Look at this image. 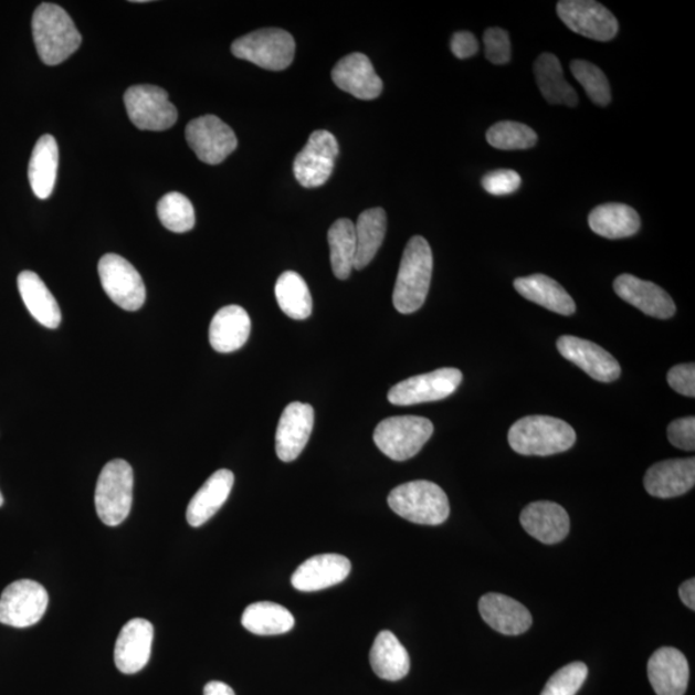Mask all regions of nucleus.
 I'll return each instance as SVG.
<instances>
[{"mask_svg": "<svg viewBox=\"0 0 695 695\" xmlns=\"http://www.w3.org/2000/svg\"><path fill=\"white\" fill-rule=\"evenodd\" d=\"M668 441L673 446L694 451L695 449V419L694 417L676 419L668 425Z\"/></svg>", "mask_w": 695, "mask_h": 695, "instance_id": "nucleus-43", "label": "nucleus"}, {"mask_svg": "<svg viewBox=\"0 0 695 695\" xmlns=\"http://www.w3.org/2000/svg\"><path fill=\"white\" fill-rule=\"evenodd\" d=\"M507 440L519 455L550 456L572 449L576 432L566 421L557 418L526 417L510 428Z\"/></svg>", "mask_w": 695, "mask_h": 695, "instance_id": "nucleus-3", "label": "nucleus"}, {"mask_svg": "<svg viewBox=\"0 0 695 695\" xmlns=\"http://www.w3.org/2000/svg\"><path fill=\"white\" fill-rule=\"evenodd\" d=\"M356 260L355 268L364 270L377 255L387 233V214L385 209L365 210L355 224Z\"/></svg>", "mask_w": 695, "mask_h": 695, "instance_id": "nucleus-33", "label": "nucleus"}, {"mask_svg": "<svg viewBox=\"0 0 695 695\" xmlns=\"http://www.w3.org/2000/svg\"><path fill=\"white\" fill-rule=\"evenodd\" d=\"M31 25L39 57L45 65H60L80 50L81 33L64 8L52 3L39 6Z\"/></svg>", "mask_w": 695, "mask_h": 695, "instance_id": "nucleus-2", "label": "nucleus"}, {"mask_svg": "<svg viewBox=\"0 0 695 695\" xmlns=\"http://www.w3.org/2000/svg\"><path fill=\"white\" fill-rule=\"evenodd\" d=\"M241 623L252 634L271 636L286 634L294 628L295 620L285 607L271 601H260L245 609Z\"/></svg>", "mask_w": 695, "mask_h": 695, "instance_id": "nucleus-34", "label": "nucleus"}, {"mask_svg": "<svg viewBox=\"0 0 695 695\" xmlns=\"http://www.w3.org/2000/svg\"><path fill=\"white\" fill-rule=\"evenodd\" d=\"M522 178L515 170L498 169L489 171L482 179L483 189L495 197H504L517 191L520 187Z\"/></svg>", "mask_w": 695, "mask_h": 695, "instance_id": "nucleus-42", "label": "nucleus"}, {"mask_svg": "<svg viewBox=\"0 0 695 695\" xmlns=\"http://www.w3.org/2000/svg\"><path fill=\"white\" fill-rule=\"evenodd\" d=\"M520 523L528 535L546 545L564 541L571 527L565 507L551 502H537L526 506L520 514Z\"/></svg>", "mask_w": 695, "mask_h": 695, "instance_id": "nucleus-24", "label": "nucleus"}, {"mask_svg": "<svg viewBox=\"0 0 695 695\" xmlns=\"http://www.w3.org/2000/svg\"><path fill=\"white\" fill-rule=\"evenodd\" d=\"M695 484V459H674L647 468L644 486L651 496L673 498L689 492Z\"/></svg>", "mask_w": 695, "mask_h": 695, "instance_id": "nucleus-22", "label": "nucleus"}, {"mask_svg": "<svg viewBox=\"0 0 695 695\" xmlns=\"http://www.w3.org/2000/svg\"><path fill=\"white\" fill-rule=\"evenodd\" d=\"M339 156L338 139L327 130L312 133L308 144L296 155L294 176L306 189L324 186L333 175Z\"/></svg>", "mask_w": 695, "mask_h": 695, "instance_id": "nucleus-11", "label": "nucleus"}, {"mask_svg": "<svg viewBox=\"0 0 695 695\" xmlns=\"http://www.w3.org/2000/svg\"><path fill=\"white\" fill-rule=\"evenodd\" d=\"M250 330H252V322L244 308L224 307L217 312L210 324V345L220 354H231L245 345Z\"/></svg>", "mask_w": 695, "mask_h": 695, "instance_id": "nucleus-26", "label": "nucleus"}, {"mask_svg": "<svg viewBox=\"0 0 695 695\" xmlns=\"http://www.w3.org/2000/svg\"><path fill=\"white\" fill-rule=\"evenodd\" d=\"M234 483V475L229 468H221L204 483L187 507V522L191 527H201L213 518L228 502Z\"/></svg>", "mask_w": 695, "mask_h": 695, "instance_id": "nucleus-25", "label": "nucleus"}, {"mask_svg": "<svg viewBox=\"0 0 695 695\" xmlns=\"http://www.w3.org/2000/svg\"><path fill=\"white\" fill-rule=\"evenodd\" d=\"M434 427L431 420L420 417H393L382 420L375 429L373 442L394 462L417 456L431 440Z\"/></svg>", "mask_w": 695, "mask_h": 695, "instance_id": "nucleus-7", "label": "nucleus"}, {"mask_svg": "<svg viewBox=\"0 0 695 695\" xmlns=\"http://www.w3.org/2000/svg\"><path fill=\"white\" fill-rule=\"evenodd\" d=\"M129 119L140 130L161 131L176 124L178 112L167 91L155 85H135L124 95Z\"/></svg>", "mask_w": 695, "mask_h": 695, "instance_id": "nucleus-8", "label": "nucleus"}, {"mask_svg": "<svg viewBox=\"0 0 695 695\" xmlns=\"http://www.w3.org/2000/svg\"><path fill=\"white\" fill-rule=\"evenodd\" d=\"M59 146L51 135L39 138L29 162V182L38 199H49L56 185Z\"/></svg>", "mask_w": 695, "mask_h": 695, "instance_id": "nucleus-30", "label": "nucleus"}, {"mask_svg": "<svg viewBox=\"0 0 695 695\" xmlns=\"http://www.w3.org/2000/svg\"><path fill=\"white\" fill-rule=\"evenodd\" d=\"M451 51L460 60L473 57L480 51V43L468 31H459L451 39Z\"/></svg>", "mask_w": 695, "mask_h": 695, "instance_id": "nucleus-45", "label": "nucleus"}, {"mask_svg": "<svg viewBox=\"0 0 695 695\" xmlns=\"http://www.w3.org/2000/svg\"><path fill=\"white\" fill-rule=\"evenodd\" d=\"M433 273V253L424 238L415 236L406 246L393 292L394 307L410 315L424 306Z\"/></svg>", "mask_w": 695, "mask_h": 695, "instance_id": "nucleus-1", "label": "nucleus"}, {"mask_svg": "<svg viewBox=\"0 0 695 695\" xmlns=\"http://www.w3.org/2000/svg\"><path fill=\"white\" fill-rule=\"evenodd\" d=\"M231 51L234 57L271 72H283L293 64L295 41L283 29H262L239 38L232 43Z\"/></svg>", "mask_w": 695, "mask_h": 695, "instance_id": "nucleus-6", "label": "nucleus"}, {"mask_svg": "<svg viewBox=\"0 0 695 695\" xmlns=\"http://www.w3.org/2000/svg\"><path fill=\"white\" fill-rule=\"evenodd\" d=\"M315 424V410L308 403L293 402L281 415L276 432V452L281 462L292 463L307 446Z\"/></svg>", "mask_w": 695, "mask_h": 695, "instance_id": "nucleus-15", "label": "nucleus"}, {"mask_svg": "<svg viewBox=\"0 0 695 695\" xmlns=\"http://www.w3.org/2000/svg\"><path fill=\"white\" fill-rule=\"evenodd\" d=\"M589 668L583 662H573L550 677L541 695H576L588 678Z\"/></svg>", "mask_w": 695, "mask_h": 695, "instance_id": "nucleus-40", "label": "nucleus"}, {"mask_svg": "<svg viewBox=\"0 0 695 695\" xmlns=\"http://www.w3.org/2000/svg\"><path fill=\"white\" fill-rule=\"evenodd\" d=\"M557 11L568 29L592 41L609 42L619 34L614 14L592 0H564L558 3Z\"/></svg>", "mask_w": 695, "mask_h": 695, "instance_id": "nucleus-14", "label": "nucleus"}, {"mask_svg": "<svg viewBox=\"0 0 695 695\" xmlns=\"http://www.w3.org/2000/svg\"><path fill=\"white\" fill-rule=\"evenodd\" d=\"M678 596L683 600V603L695 611V580L691 579L685 581L681 588H678Z\"/></svg>", "mask_w": 695, "mask_h": 695, "instance_id": "nucleus-46", "label": "nucleus"}, {"mask_svg": "<svg viewBox=\"0 0 695 695\" xmlns=\"http://www.w3.org/2000/svg\"><path fill=\"white\" fill-rule=\"evenodd\" d=\"M19 292L31 316L49 329H57L61 324L59 303L35 272L23 271L18 278Z\"/></svg>", "mask_w": 695, "mask_h": 695, "instance_id": "nucleus-29", "label": "nucleus"}, {"mask_svg": "<svg viewBox=\"0 0 695 695\" xmlns=\"http://www.w3.org/2000/svg\"><path fill=\"white\" fill-rule=\"evenodd\" d=\"M689 675L688 660L673 646L660 647L647 662V677L657 695H684Z\"/></svg>", "mask_w": 695, "mask_h": 695, "instance_id": "nucleus-18", "label": "nucleus"}, {"mask_svg": "<svg viewBox=\"0 0 695 695\" xmlns=\"http://www.w3.org/2000/svg\"><path fill=\"white\" fill-rule=\"evenodd\" d=\"M613 286L621 299L642 310L646 316L667 319L676 314L675 302L670 294L650 281L626 273L617 277Z\"/></svg>", "mask_w": 695, "mask_h": 695, "instance_id": "nucleus-19", "label": "nucleus"}, {"mask_svg": "<svg viewBox=\"0 0 695 695\" xmlns=\"http://www.w3.org/2000/svg\"><path fill=\"white\" fill-rule=\"evenodd\" d=\"M557 346L561 356L579 366L592 379L611 382L620 378L619 361L596 343L565 335L558 340Z\"/></svg>", "mask_w": 695, "mask_h": 695, "instance_id": "nucleus-16", "label": "nucleus"}, {"mask_svg": "<svg viewBox=\"0 0 695 695\" xmlns=\"http://www.w3.org/2000/svg\"><path fill=\"white\" fill-rule=\"evenodd\" d=\"M330 260L335 277L347 280L355 268L356 260V231L355 223L350 220H338L329 233Z\"/></svg>", "mask_w": 695, "mask_h": 695, "instance_id": "nucleus-36", "label": "nucleus"}, {"mask_svg": "<svg viewBox=\"0 0 695 695\" xmlns=\"http://www.w3.org/2000/svg\"><path fill=\"white\" fill-rule=\"evenodd\" d=\"M275 294L284 314L294 319H306L312 314V296L306 281L299 273L287 271L277 280Z\"/></svg>", "mask_w": 695, "mask_h": 695, "instance_id": "nucleus-35", "label": "nucleus"}, {"mask_svg": "<svg viewBox=\"0 0 695 695\" xmlns=\"http://www.w3.org/2000/svg\"><path fill=\"white\" fill-rule=\"evenodd\" d=\"M373 673L382 681L398 682L410 673V655L392 631H381L370 652Z\"/></svg>", "mask_w": 695, "mask_h": 695, "instance_id": "nucleus-28", "label": "nucleus"}, {"mask_svg": "<svg viewBox=\"0 0 695 695\" xmlns=\"http://www.w3.org/2000/svg\"><path fill=\"white\" fill-rule=\"evenodd\" d=\"M350 561L339 554H322L304 561L292 577L296 590L314 592L341 583L350 573Z\"/></svg>", "mask_w": 695, "mask_h": 695, "instance_id": "nucleus-23", "label": "nucleus"}, {"mask_svg": "<svg viewBox=\"0 0 695 695\" xmlns=\"http://www.w3.org/2000/svg\"><path fill=\"white\" fill-rule=\"evenodd\" d=\"M487 140L497 150H528L537 144V135L526 124L499 122L488 129Z\"/></svg>", "mask_w": 695, "mask_h": 695, "instance_id": "nucleus-37", "label": "nucleus"}, {"mask_svg": "<svg viewBox=\"0 0 695 695\" xmlns=\"http://www.w3.org/2000/svg\"><path fill=\"white\" fill-rule=\"evenodd\" d=\"M514 287L523 298L558 315L572 316L576 312V303L564 286L541 273L515 280Z\"/></svg>", "mask_w": 695, "mask_h": 695, "instance_id": "nucleus-27", "label": "nucleus"}, {"mask_svg": "<svg viewBox=\"0 0 695 695\" xmlns=\"http://www.w3.org/2000/svg\"><path fill=\"white\" fill-rule=\"evenodd\" d=\"M571 72L593 104L608 106L612 101L611 85L601 70L589 61L575 60Z\"/></svg>", "mask_w": 695, "mask_h": 695, "instance_id": "nucleus-39", "label": "nucleus"}, {"mask_svg": "<svg viewBox=\"0 0 695 695\" xmlns=\"http://www.w3.org/2000/svg\"><path fill=\"white\" fill-rule=\"evenodd\" d=\"M388 504L397 515L417 525L440 526L450 517L447 495L429 481L401 484L390 492Z\"/></svg>", "mask_w": 695, "mask_h": 695, "instance_id": "nucleus-4", "label": "nucleus"}, {"mask_svg": "<svg viewBox=\"0 0 695 695\" xmlns=\"http://www.w3.org/2000/svg\"><path fill=\"white\" fill-rule=\"evenodd\" d=\"M486 46V57L494 65H505L512 59V43L507 31L499 28H489L483 35Z\"/></svg>", "mask_w": 695, "mask_h": 695, "instance_id": "nucleus-41", "label": "nucleus"}, {"mask_svg": "<svg viewBox=\"0 0 695 695\" xmlns=\"http://www.w3.org/2000/svg\"><path fill=\"white\" fill-rule=\"evenodd\" d=\"M480 613L491 629L507 636L525 634L533 626L528 609L503 593L489 592L480 600Z\"/></svg>", "mask_w": 695, "mask_h": 695, "instance_id": "nucleus-21", "label": "nucleus"}, {"mask_svg": "<svg viewBox=\"0 0 695 695\" xmlns=\"http://www.w3.org/2000/svg\"><path fill=\"white\" fill-rule=\"evenodd\" d=\"M49 592L33 580L8 585L0 597V623L15 629L33 626L49 608Z\"/></svg>", "mask_w": 695, "mask_h": 695, "instance_id": "nucleus-9", "label": "nucleus"}, {"mask_svg": "<svg viewBox=\"0 0 695 695\" xmlns=\"http://www.w3.org/2000/svg\"><path fill=\"white\" fill-rule=\"evenodd\" d=\"M589 224L601 238L624 239L634 236L640 230V217L634 208L620 202H609L592 210Z\"/></svg>", "mask_w": 695, "mask_h": 695, "instance_id": "nucleus-31", "label": "nucleus"}, {"mask_svg": "<svg viewBox=\"0 0 695 695\" xmlns=\"http://www.w3.org/2000/svg\"><path fill=\"white\" fill-rule=\"evenodd\" d=\"M335 85L358 99L371 101L381 95L382 82L369 57L364 53H351L335 65L333 73Z\"/></svg>", "mask_w": 695, "mask_h": 695, "instance_id": "nucleus-20", "label": "nucleus"}, {"mask_svg": "<svg viewBox=\"0 0 695 695\" xmlns=\"http://www.w3.org/2000/svg\"><path fill=\"white\" fill-rule=\"evenodd\" d=\"M158 217L164 228L185 233L194 228V209L191 201L179 192H170L158 204Z\"/></svg>", "mask_w": 695, "mask_h": 695, "instance_id": "nucleus-38", "label": "nucleus"}, {"mask_svg": "<svg viewBox=\"0 0 695 695\" xmlns=\"http://www.w3.org/2000/svg\"><path fill=\"white\" fill-rule=\"evenodd\" d=\"M535 76L538 88L548 103L575 107L579 104V96L572 85L565 80L560 61L551 53H544L535 64Z\"/></svg>", "mask_w": 695, "mask_h": 695, "instance_id": "nucleus-32", "label": "nucleus"}, {"mask_svg": "<svg viewBox=\"0 0 695 695\" xmlns=\"http://www.w3.org/2000/svg\"><path fill=\"white\" fill-rule=\"evenodd\" d=\"M667 382L675 392L693 398L695 396V365L685 364L673 367L667 373Z\"/></svg>", "mask_w": 695, "mask_h": 695, "instance_id": "nucleus-44", "label": "nucleus"}, {"mask_svg": "<svg viewBox=\"0 0 695 695\" xmlns=\"http://www.w3.org/2000/svg\"><path fill=\"white\" fill-rule=\"evenodd\" d=\"M186 139L199 160L209 166L223 162L238 147L234 131L214 115L201 116L189 123Z\"/></svg>", "mask_w": 695, "mask_h": 695, "instance_id": "nucleus-13", "label": "nucleus"}, {"mask_svg": "<svg viewBox=\"0 0 695 695\" xmlns=\"http://www.w3.org/2000/svg\"><path fill=\"white\" fill-rule=\"evenodd\" d=\"M462 381V371L447 367L398 382L389 390L388 400L396 406L441 401L454 394Z\"/></svg>", "mask_w": 695, "mask_h": 695, "instance_id": "nucleus-12", "label": "nucleus"}, {"mask_svg": "<svg viewBox=\"0 0 695 695\" xmlns=\"http://www.w3.org/2000/svg\"><path fill=\"white\" fill-rule=\"evenodd\" d=\"M3 504H4V498H3L2 492H0V507H2Z\"/></svg>", "mask_w": 695, "mask_h": 695, "instance_id": "nucleus-48", "label": "nucleus"}, {"mask_svg": "<svg viewBox=\"0 0 695 695\" xmlns=\"http://www.w3.org/2000/svg\"><path fill=\"white\" fill-rule=\"evenodd\" d=\"M154 626L144 619L130 620L117 636L114 660L117 670L133 675L144 670L151 657Z\"/></svg>", "mask_w": 695, "mask_h": 695, "instance_id": "nucleus-17", "label": "nucleus"}, {"mask_svg": "<svg viewBox=\"0 0 695 695\" xmlns=\"http://www.w3.org/2000/svg\"><path fill=\"white\" fill-rule=\"evenodd\" d=\"M204 695H236L230 685L222 682H210L206 685Z\"/></svg>", "mask_w": 695, "mask_h": 695, "instance_id": "nucleus-47", "label": "nucleus"}, {"mask_svg": "<svg viewBox=\"0 0 695 695\" xmlns=\"http://www.w3.org/2000/svg\"><path fill=\"white\" fill-rule=\"evenodd\" d=\"M135 474L125 460L107 463L97 481L95 503L101 520L116 527L128 518L133 503Z\"/></svg>", "mask_w": 695, "mask_h": 695, "instance_id": "nucleus-5", "label": "nucleus"}, {"mask_svg": "<svg viewBox=\"0 0 695 695\" xmlns=\"http://www.w3.org/2000/svg\"><path fill=\"white\" fill-rule=\"evenodd\" d=\"M101 284L116 306L135 312L146 302V287L143 277L133 265L116 254H106L98 263Z\"/></svg>", "mask_w": 695, "mask_h": 695, "instance_id": "nucleus-10", "label": "nucleus"}]
</instances>
